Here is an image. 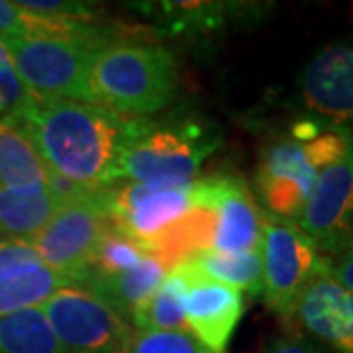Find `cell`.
<instances>
[{
    "label": "cell",
    "instance_id": "1",
    "mask_svg": "<svg viewBox=\"0 0 353 353\" xmlns=\"http://www.w3.org/2000/svg\"><path fill=\"white\" fill-rule=\"evenodd\" d=\"M2 120L24 134L51 175L85 190L116 185L122 155L150 124L73 101H28Z\"/></svg>",
    "mask_w": 353,
    "mask_h": 353
},
{
    "label": "cell",
    "instance_id": "2",
    "mask_svg": "<svg viewBox=\"0 0 353 353\" xmlns=\"http://www.w3.org/2000/svg\"><path fill=\"white\" fill-rule=\"evenodd\" d=\"M352 148L353 132L324 128L304 118L289 134L275 136L261 150L255 173V189L265 214L296 224L320 171Z\"/></svg>",
    "mask_w": 353,
    "mask_h": 353
},
{
    "label": "cell",
    "instance_id": "3",
    "mask_svg": "<svg viewBox=\"0 0 353 353\" xmlns=\"http://www.w3.org/2000/svg\"><path fill=\"white\" fill-rule=\"evenodd\" d=\"M88 83L94 104L143 120L175 99V63L161 46L118 39L97 50Z\"/></svg>",
    "mask_w": 353,
    "mask_h": 353
},
{
    "label": "cell",
    "instance_id": "4",
    "mask_svg": "<svg viewBox=\"0 0 353 353\" xmlns=\"http://www.w3.org/2000/svg\"><path fill=\"white\" fill-rule=\"evenodd\" d=\"M2 41L30 101L92 102L88 73L101 46L48 36H16Z\"/></svg>",
    "mask_w": 353,
    "mask_h": 353
},
{
    "label": "cell",
    "instance_id": "5",
    "mask_svg": "<svg viewBox=\"0 0 353 353\" xmlns=\"http://www.w3.org/2000/svg\"><path fill=\"white\" fill-rule=\"evenodd\" d=\"M218 145L220 138L199 124L181 122L157 126L150 122L145 132L122 155L116 183L192 185L204 159L214 153Z\"/></svg>",
    "mask_w": 353,
    "mask_h": 353
},
{
    "label": "cell",
    "instance_id": "6",
    "mask_svg": "<svg viewBox=\"0 0 353 353\" xmlns=\"http://www.w3.org/2000/svg\"><path fill=\"white\" fill-rule=\"evenodd\" d=\"M263 267L265 306L283 318H292L308 285L326 271L324 255L294 222L265 214L259 245Z\"/></svg>",
    "mask_w": 353,
    "mask_h": 353
},
{
    "label": "cell",
    "instance_id": "7",
    "mask_svg": "<svg viewBox=\"0 0 353 353\" xmlns=\"http://www.w3.org/2000/svg\"><path fill=\"white\" fill-rule=\"evenodd\" d=\"M112 228L102 189L83 190L63 201L50 222L28 240L46 267L69 275L75 285H81L94 248Z\"/></svg>",
    "mask_w": 353,
    "mask_h": 353
},
{
    "label": "cell",
    "instance_id": "8",
    "mask_svg": "<svg viewBox=\"0 0 353 353\" xmlns=\"http://www.w3.org/2000/svg\"><path fill=\"white\" fill-rule=\"evenodd\" d=\"M39 310L65 353H118L134 332L128 320L81 285L59 289Z\"/></svg>",
    "mask_w": 353,
    "mask_h": 353
},
{
    "label": "cell",
    "instance_id": "9",
    "mask_svg": "<svg viewBox=\"0 0 353 353\" xmlns=\"http://www.w3.org/2000/svg\"><path fill=\"white\" fill-rule=\"evenodd\" d=\"M112 226L150 253L192 206V185L126 183L102 189Z\"/></svg>",
    "mask_w": 353,
    "mask_h": 353
},
{
    "label": "cell",
    "instance_id": "10",
    "mask_svg": "<svg viewBox=\"0 0 353 353\" xmlns=\"http://www.w3.org/2000/svg\"><path fill=\"white\" fill-rule=\"evenodd\" d=\"M296 226L324 257L353 252V148L320 171Z\"/></svg>",
    "mask_w": 353,
    "mask_h": 353
},
{
    "label": "cell",
    "instance_id": "11",
    "mask_svg": "<svg viewBox=\"0 0 353 353\" xmlns=\"http://www.w3.org/2000/svg\"><path fill=\"white\" fill-rule=\"evenodd\" d=\"M299 99L304 120L353 132V43H330L316 53L301 73Z\"/></svg>",
    "mask_w": 353,
    "mask_h": 353
},
{
    "label": "cell",
    "instance_id": "12",
    "mask_svg": "<svg viewBox=\"0 0 353 353\" xmlns=\"http://www.w3.org/2000/svg\"><path fill=\"white\" fill-rule=\"evenodd\" d=\"M181 292L189 332L208 350L224 353L243 314V292L206 277L190 263L171 273Z\"/></svg>",
    "mask_w": 353,
    "mask_h": 353
},
{
    "label": "cell",
    "instance_id": "13",
    "mask_svg": "<svg viewBox=\"0 0 353 353\" xmlns=\"http://www.w3.org/2000/svg\"><path fill=\"white\" fill-rule=\"evenodd\" d=\"M192 196L214 210L212 252H259L265 214L241 179L218 175L194 181Z\"/></svg>",
    "mask_w": 353,
    "mask_h": 353
},
{
    "label": "cell",
    "instance_id": "14",
    "mask_svg": "<svg viewBox=\"0 0 353 353\" xmlns=\"http://www.w3.org/2000/svg\"><path fill=\"white\" fill-rule=\"evenodd\" d=\"M294 316L338 353H353V292L326 271L304 290Z\"/></svg>",
    "mask_w": 353,
    "mask_h": 353
},
{
    "label": "cell",
    "instance_id": "15",
    "mask_svg": "<svg viewBox=\"0 0 353 353\" xmlns=\"http://www.w3.org/2000/svg\"><path fill=\"white\" fill-rule=\"evenodd\" d=\"M167 275L169 271L165 269V265L157 257L148 255L143 261L128 271L110 277L88 279L81 287L97 294L114 312L130 322V318L159 290Z\"/></svg>",
    "mask_w": 353,
    "mask_h": 353
},
{
    "label": "cell",
    "instance_id": "16",
    "mask_svg": "<svg viewBox=\"0 0 353 353\" xmlns=\"http://www.w3.org/2000/svg\"><path fill=\"white\" fill-rule=\"evenodd\" d=\"M61 204L51 187L14 189L0 183V238H32Z\"/></svg>",
    "mask_w": 353,
    "mask_h": 353
},
{
    "label": "cell",
    "instance_id": "17",
    "mask_svg": "<svg viewBox=\"0 0 353 353\" xmlns=\"http://www.w3.org/2000/svg\"><path fill=\"white\" fill-rule=\"evenodd\" d=\"M0 183L14 189L50 187L51 173L24 134L0 120Z\"/></svg>",
    "mask_w": 353,
    "mask_h": 353
},
{
    "label": "cell",
    "instance_id": "18",
    "mask_svg": "<svg viewBox=\"0 0 353 353\" xmlns=\"http://www.w3.org/2000/svg\"><path fill=\"white\" fill-rule=\"evenodd\" d=\"M194 269H199L206 277L224 283L240 292H250L252 296H261L263 290V267L259 252H202L192 261Z\"/></svg>",
    "mask_w": 353,
    "mask_h": 353
},
{
    "label": "cell",
    "instance_id": "19",
    "mask_svg": "<svg viewBox=\"0 0 353 353\" xmlns=\"http://www.w3.org/2000/svg\"><path fill=\"white\" fill-rule=\"evenodd\" d=\"M69 285H75L73 279L46 265L8 281H0V318L38 308Z\"/></svg>",
    "mask_w": 353,
    "mask_h": 353
},
{
    "label": "cell",
    "instance_id": "20",
    "mask_svg": "<svg viewBox=\"0 0 353 353\" xmlns=\"http://www.w3.org/2000/svg\"><path fill=\"white\" fill-rule=\"evenodd\" d=\"M0 353H65L38 308L0 318Z\"/></svg>",
    "mask_w": 353,
    "mask_h": 353
},
{
    "label": "cell",
    "instance_id": "21",
    "mask_svg": "<svg viewBox=\"0 0 353 353\" xmlns=\"http://www.w3.org/2000/svg\"><path fill=\"white\" fill-rule=\"evenodd\" d=\"M150 253L145 252L138 241L124 236L116 228L108 230L94 248V253L90 257V263L87 267V273L81 281V285L88 279L110 277L118 275L122 271H128L136 267L139 261H143Z\"/></svg>",
    "mask_w": 353,
    "mask_h": 353
},
{
    "label": "cell",
    "instance_id": "22",
    "mask_svg": "<svg viewBox=\"0 0 353 353\" xmlns=\"http://www.w3.org/2000/svg\"><path fill=\"white\" fill-rule=\"evenodd\" d=\"M134 330H189L176 281L167 275L163 285L130 318Z\"/></svg>",
    "mask_w": 353,
    "mask_h": 353
},
{
    "label": "cell",
    "instance_id": "23",
    "mask_svg": "<svg viewBox=\"0 0 353 353\" xmlns=\"http://www.w3.org/2000/svg\"><path fill=\"white\" fill-rule=\"evenodd\" d=\"M118 353H214L189 330H134Z\"/></svg>",
    "mask_w": 353,
    "mask_h": 353
},
{
    "label": "cell",
    "instance_id": "24",
    "mask_svg": "<svg viewBox=\"0 0 353 353\" xmlns=\"http://www.w3.org/2000/svg\"><path fill=\"white\" fill-rule=\"evenodd\" d=\"M43 261L28 238H0V281L18 277Z\"/></svg>",
    "mask_w": 353,
    "mask_h": 353
},
{
    "label": "cell",
    "instance_id": "25",
    "mask_svg": "<svg viewBox=\"0 0 353 353\" xmlns=\"http://www.w3.org/2000/svg\"><path fill=\"white\" fill-rule=\"evenodd\" d=\"M28 101L30 97L16 73L10 51L0 39V120L20 110L24 104H28Z\"/></svg>",
    "mask_w": 353,
    "mask_h": 353
},
{
    "label": "cell",
    "instance_id": "26",
    "mask_svg": "<svg viewBox=\"0 0 353 353\" xmlns=\"http://www.w3.org/2000/svg\"><path fill=\"white\" fill-rule=\"evenodd\" d=\"M26 34V12L16 2L0 0V39Z\"/></svg>",
    "mask_w": 353,
    "mask_h": 353
},
{
    "label": "cell",
    "instance_id": "27",
    "mask_svg": "<svg viewBox=\"0 0 353 353\" xmlns=\"http://www.w3.org/2000/svg\"><path fill=\"white\" fill-rule=\"evenodd\" d=\"M263 353H324L314 341L301 334H285L277 336L265 345Z\"/></svg>",
    "mask_w": 353,
    "mask_h": 353
},
{
    "label": "cell",
    "instance_id": "28",
    "mask_svg": "<svg viewBox=\"0 0 353 353\" xmlns=\"http://www.w3.org/2000/svg\"><path fill=\"white\" fill-rule=\"evenodd\" d=\"M326 273L353 292V252L340 253L334 257H324Z\"/></svg>",
    "mask_w": 353,
    "mask_h": 353
}]
</instances>
